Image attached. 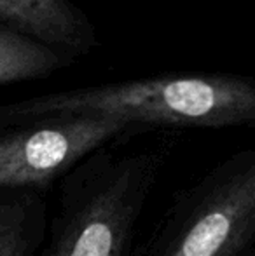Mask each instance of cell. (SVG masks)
Returning a JSON list of instances; mask_svg holds the SVG:
<instances>
[{
	"instance_id": "6",
	"label": "cell",
	"mask_w": 255,
	"mask_h": 256,
	"mask_svg": "<svg viewBox=\"0 0 255 256\" xmlns=\"http://www.w3.org/2000/svg\"><path fill=\"white\" fill-rule=\"evenodd\" d=\"M67 61L49 46L0 24V86L48 77Z\"/></svg>"
},
{
	"instance_id": "7",
	"label": "cell",
	"mask_w": 255,
	"mask_h": 256,
	"mask_svg": "<svg viewBox=\"0 0 255 256\" xmlns=\"http://www.w3.org/2000/svg\"><path fill=\"white\" fill-rule=\"evenodd\" d=\"M0 256H28V220L23 206L0 204Z\"/></svg>"
},
{
	"instance_id": "2",
	"label": "cell",
	"mask_w": 255,
	"mask_h": 256,
	"mask_svg": "<svg viewBox=\"0 0 255 256\" xmlns=\"http://www.w3.org/2000/svg\"><path fill=\"white\" fill-rule=\"evenodd\" d=\"M255 239V148L224 162L191 197L161 256H236Z\"/></svg>"
},
{
	"instance_id": "4",
	"label": "cell",
	"mask_w": 255,
	"mask_h": 256,
	"mask_svg": "<svg viewBox=\"0 0 255 256\" xmlns=\"http://www.w3.org/2000/svg\"><path fill=\"white\" fill-rule=\"evenodd\" d=\"M143 169L131 166L114 176L77 211L51 256H121L142 202Z\"/></svg>"
},
{
	"instance_id": "5",
	"label": "cell",
	"mask_w": 255,
	"mask_h": 256,
	"mask_svg": "<svg viewBox=\"0 0 255 256\" xmlns=\"http://www.w3.org/2000/svg\"><path fill=\"white\" fill-rule=\"evenodd\" d=\"M0 24L72 60L96 48L95 28L70 0H0Z\"/></svg>"
},
{
	"instance_id": "1",
	"label": "cell",
	"mask_w": 255,
	"mask_h": 256,
	"mask_svg": "<svg viewBox=\"0 0 255 256\" xmlns=\"http://www.w3.org/2000/svg\"><path fill=\"white\" fill-rule=\"evenodd\" d=\"M67 117H107L131 126H255V78L182 74L55 92L0 106V126Z\"/></svg>"
},
{
	"instance_id": "3",
	"label": "cell",
	"mask_w": 255,
	"mask_h": 256,
	"mask_svg": "<svg viewBox=\"0 0 255 256\" xmlns=\"http://www.w3.org/2000/svg\"><path fill=\"white\" fill-rule=\"evenodd\" d=\"M138 126L107 117H67L34 122L0 136V188L34 186Z\"/></svg>"
}]
</instances>
